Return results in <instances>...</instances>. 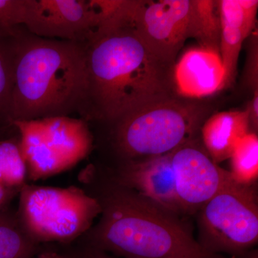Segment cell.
<instances>
[{
	"label": "cell",
	"instance_id": "obj_12",
	"mask_svg": "<svg viewBox=\"0 0 258 258\" xmlns=\"http://www.w3.org/2000/svg\"><path fill=\"white\" fill-rule=\"evenodd\" d=\"M173 81L176 93L186 98H203L226 87L220 52L201 46L186 50L174 64Z\"/></svg>",
	"mask_w": 258,
	"mask_h": 258
},
{
	"label": "cell",
	"instance_id": "obj_10",
	"mask_svg": "<svg viewBox=\"0 0 258 258\" xmlns=\"http://www.w3.org/2000/svg\"><path fill=\"white\" fill-rule=\"evenodd\" d=\"M176 195L183 215H194L232 178L196 139L171 153Z\"/></svg>",
	"mask_w": 258,
	"mask_h": 258
},
{
	"label": "cell",
	"instance_id": "obj_16",
	"mask_svg": "<svg viewBox=\"0 0 258 258\" xmlns=\"http://www.w3.org/2000/svg\"><path fill=\"white\" fill-rule=\"evenodd\" d=\"M217 1L193 0L191 37L200 46L220 52V23L215 8Z\"/></svg>",
	"mask_w": 258,
	"mask_h": 258
},
{
	"label": "cell",
	"instance_id": "obj_11",
	"mask_svg": "<svg viewBox=\"0 0 258 258\" xmlns=\"http://www.w3.org/2000/svg\"><path fill=\"white\" fill-rule=\"evenodd\" d=\"M171 153L119 161L105 174L116 184L134 190L162 208L183 216L176 195Z\"/></svg>",
	"mask_w": 258,
	"mask_h": 258
},
{
	"label": "cell",
	"instance_id": "obj_27",
	"mask_svg": "<svg viewBox=\"0 0 258 258\" xmlns=\"http://www.w3.org/2000/svg\"><path fill=\"white\" fill-rule=\"evenodd\" d=\"M240 258H258V252L257 249L255 250H250L249 252H247L245 255H244L243 257Z\"/></svg>",
	"mask_w": 258,
	"mask_h": 258
},
{
	"label": "cell",
	"instance_id": "obj_18",
	"mask_svg": "<svg viewBox=\"0 0 258 258\" xmlns=\"http://www.w3.org/2000/svg\"><path fill=\"white\" fill-rule=\"evenodd\" d=\"M249 36L235 25L220 23V55L225 70L226 86L235 79L242 44Z\"/></svg>",
	"mask_w": 258,
	"mask_h": 258
},
{
	"label": "cell",
	"instance_id": "obj_17",
	"mask_svg": "<svg viewBox=\"0 0 258 258\" xmlns=\"http://www.w3.org/2000/svg\"><path fill=\"white\" fill-rule=\"evenodd\" d=\"M231 175L242 184L257 183L258 177L257 134L249 132L239 141L231 154Z\"/></svg>",
	"mask_w": 258,
	"mask_h": 258
},
{
	"label": "cell",
	"instance_id": "obj_26",
	"mask_svg": "<svg viewBox=\"0 0 258 258\" xmlns=\"http://www.w3.org/2000/svg\"><path fill=\"white\" fill-rule=\"evenodd\" d=\"M18 133V130L11 123L0 121V139L7 138Z\"/></svg>",
	"mask_w": 258,
	"mask_h": 258
},
{
	"label": "cell",
	"instance_id": "obj_3",
	"mask_svg": "<svg viewBox=\"0 0 258 258\" xmlns=\"http://www.w3.org/2000/svg\"><path fill=\"white\" fill-rule=\"evenodd\" d=\"M14 86L9 120L86 117V42L36 36L23 26L13 37ZM13 124V123H12Z\"/></svg>",
	"mask_w": 258,
	"mask_h": 258
},
{
	"label": "cell",
	"instance_id": "obj_7",
	"mask_svg": "<svg viewBox=\"0 0 258 258\" xmlns=\"http://www.w3.org/2000/svg\"><path fill=\"white\" fill-rule=\"evenodd\" d=\"M32 181L67 170L85 159L93 137L83 118L57 116L14 121Z\"/></svg>",
	"mask_w": 258,
	"mask_h": 258
},
{
	"label": "cell",
	"instance_id": "obj_28",
	"mask_svg": "<svg viewBox=\"0 0 258 258\" xmlns=\"http://www.w3.org/2000/svg\"><path fill=\"white\" fill-rule=\"evenodd\" d=\"M67 254L68 256H69V258H76V257H75L74 255H73V254H71V252H68Z\"/></svg>",
	"mask_w": 258,
	"mask_h": 258
},
{
	"label": "cell",
	"instance_id": "obj_22",
	"mask_svg": "<svg viewBox=\"0 0 258 258\" xmlns=\"http://www.w3.org/2000/svg\"><path fill=\"white\" fill-rule=\"evenodd\" d=\"M252 45L250 47L247 64V79L249 86L252 88L253 93L258 92L257 76V37H253Z\"/></svg>",
	"mask_w": 258,
	"mask_h": 258
},
{
	"label": "cell",
	"instance_id": "obj_5",
	"mask_svg": "<svg viewBox=\"0 0 258 258\" xmlns=\"http://www.w3.org/2000/svg\"><path fill=\"white\" fill-rule=\"evenodd\" d=\"M17 215L37 243L69 244L79 239L101 214V207L83 188L27 184L19 193Z\"/></svg>",
	"mask_w": 258,
	"mask_h": 258
},
{
	"label": "cell",
	"instance_id": "obj_21",
	"mask_svg": "<svg viewBox=\"0 0 258 258\" xmlns=\"http://www.w3.org/2000/svg\"><path fill=\"white\" fill-rule=\"evenodd\" d=\"M24 18L25 0H0V40L15 37Z\"/></svg>",
	"mask_w": 258,
	"mask_h": 258
},
{
	"label": "cell",
	"instance_id": "obj_23",
	"mask_svg": "<svg viewBox=\"0 0 258 258\" xmlns=\"http://www.w3.org/2000/svg\"><path fill=\"white\" fill-rule=\"evenodd\" d=\"M71 253L76 258H118L106 252L79 244L71 251Z\"/></svg>",
	"mask_w": 258,
	"mask_h": 258
},
{
	"label": "cell",
	"instance_id": "obj_19",
	"mask_svg": "<svg viewBox=\"0 0 258 258\" xmlns=\"http://www.w3.org/2000/svg\"><path fill=\"white\" fill-rule=\"evenodd\" d=\"M14 86L13 37L0 40V121L10 122L9 111ZM12 124V123H11Z\"/></svg>",
	"mask_w": 258,
	"mask_h": 258
},
{
	"label": "cell",
	"instance_id": "obj_15",
	"mask_svg": "<svg viewBox=\"0 0 258 258\" xmlns=\"http://www.w3.org/2000/svg\"><path fill=\"white\" fill-rule=\"evenodd\" d=\"M28 181V166L18 132L0 139V182L19 194Z\"/></svg>",
	"mask_w": 258,
	"mask_h": 258
},
{
	"label": "cell",
	"instance_id": "obj_6",
	"mask_svg": "<svg viewBox=\"0 0 258 258\" xmlns=\"http://www.w3.org/2000/svg\"><path fill=\"white\" fill-rule=\"evenodd\" d=\"M257 186L231 178L198 213V242L212 254L243 257L258 241Z\"/></svg>",
	"mask_w": 258,
	"mask_h": 258
},
{
	"label": "cell",
	"instance_id": "obj_9",
	"mask_svg": "<svg viewBox=\"0 0 258 258\" xmlns=\"http://www.w3.org/2000/svg\"><path fill=\"white\" fill-rule=\"evenodd\" d=\"M99 24L95 0H25L23 25L36 36L86 42Z\"/></svg>",
	"mask_w": 258,
	"mask_h": 258
},
{
	"label": "cell",
	"instance_id": "obj_8",
	"mask_svg": "<svg viewBox=\"0 0 258 258\" xmlns=\"http://www.w3.org/2000/svg\"><path fill=\"white\" fill-rule=\"evenodd\" d=\"M193 0H131L126 23L157 58L175 64L191 37Z\"/></svg>",
	"mask_w": 258,
	"mask_h": 258
},
{
	"label": "cell",
	"instance_id": "obj_4",
	"mask_svg": "<svg viewBox=\"0 0 258 258\" xmlns=\"http://www.w3.org/2000/svg\"><path fill=\"white\" fill-rule=\"evenodd\" d=\"M203 107L177 96L150 102L113 122L112 142L119 161L165 155L195 139Z\"/></svg>",
	"mask_w": 258,
	"mask_h": 258
},
{
	"label": "cell",
	"instance_id": "obj_14",
	"mask_svg": "<svg viewBox=\"0 0 258 258\" xmlns=\"http://www.w3.org/2000/svg\"><path fill=\"white\" fill-rule=\"evenodd\" d=\"M44 249L29 235L10 209L0 213V258H31Z\"/></svg>",
	"mask_w": 258,
	"mask_h": 258
},
{
	"label": "cell",
	"instance_id": "obj_13",
	"mask_svg": "<svg viewBox=\"0 0 258 258\" xmlns=\"http://www.w3.org/2000/svg\"><path fill=\"white\" fill-rule=\"evenodd\" d=\"M250 128L247 111H223L205 120L202 127L204 148L215 164L230 159L234 148Z\"/></svg>",
	"mask_w": 258,
	"mask_h": 258
},
{
	"label": "cell",
	"instance_id": "obj_24",
	"mask_svg": "<svg viewBox=\"0 0 258 258\" xmlns=\"http://www.w3.org/2000/svg\"><path fill=\"white\" fill-rule=\"evenodd\" d=\"M18 195L16 191L8 189L0 182V213L10 208L12 201Z\"/></svg>",
	"mask_w": 258,
	"mask_h": 258
},
{
	"label": "cell",
	"instance_id": "obj_20",
	"mask_svg": "<svg viewBox=\"0 0 258 258\" xmlns=\"http://www.w3.org/2000/svg\"><path fill=\"white\" fill-rule=\"evenodd\" d=\"M217 6L220 23L235 25L250 35L255 25L257 0H221Z\"/></svg>",
	"mask_w": 258,
	"mask_h": 258
},
{
	"label": "cell",
	"instance_id": "obj_2",
	"mask_svg": "<svg viewBox=\"0 0 258 258\" xmlns=\"http://www.w3.org/2000/svg\"><path fill=\"white\" fill-rule=\"evenodd\" d=\"M86 44V121L112 123L150 102L176 96L174 64L157 58L128 23L101 25Z\"/></svg>",
	"mask_w": 258,
	"mask_h": 258
},
{
	"label": "cell",
	"instance_id": "obj_1",
	"mask_svg": "<svg viewBox=\"0 0 258 258\" xmlns=\"http://www.w3.org/2000/svg\"><path fill=\"white\" fill-rule=\"evenodd\" d=\"M83 189L101 207V217L78 244L118 258H227L204 249L181 216L112 181L90 164Z\"/></svg>",
	"mask_w": 258,
	"mask_h": 258
},
{
	"label": "cell",
	"instance_id": "obj_25",
	"mask_svg": "<svg viewBox=\"0 0 258 258\" xmlns=\"http://www.w3.org/2000/svg\"><path fill=\"white\" fill-rule=\"evenodd\" d=\"M31 258H69L67 253H60L54 249L45 248Z\"/></svg>",
	"mask_w": 258,
	"mask_h": 258
}]
</instances>
